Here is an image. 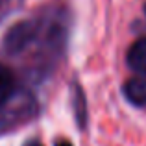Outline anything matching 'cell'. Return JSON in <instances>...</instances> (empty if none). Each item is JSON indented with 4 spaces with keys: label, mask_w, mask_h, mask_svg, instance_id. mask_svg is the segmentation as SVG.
I'll list each match as a JSON object with an SVG mask.
<instances>
[{
    "label": "cell",
    "mask_w": 146,
    "mask_h": 146,
    "mask_svg": "<svg viewBox=\"0 0 146 146\" xmlns=\"http://www.w3.org/2000/svg\"><path fill=\"white\" fill-rule=\"evenodd\" d=\"M33 33H35V30H33L32 22H21V24H17L15 28L9 30V33H7V39H6L7 48L9 50L24 48L26 44L32 41Z\"/></svg>",
    "instance_id": "obj_1"
},
{
    "label": "cell",
    "mask_w": 146,
    "mask_h": 146,
    "mask_svg": "<svg viewBox=\"0 0 146 146\" xmlns=\"http://www.w3.org/2000/svg\"><path fill=\"white\" fill-rule=\"evenodd\" d=\"M128 65L133 72L146 76V37H141L128 50Z\"/></svg>",
    "instance_id": "obj_2"
},
{
    "label": "cell",
    "mask_w": 146,
    "mask_h": 146,
    "mask_svg": "<svg viewBox=\"0 0 146 146\" xmlns=\"http://www.w3.org/2000/svg\"><path fill=\"white\" fill-rule=\"evenodd\" d=\"M124 96L133 106H146V78H131L124 83Z\"/></svg>",
    "instance_id": "obj_3"
},
{
    "label": "cell",
    "mask_w": 146,
    "mask_h": 146,
    "mask_svg": "<svg viewBox=\"0 0 146 146\" xmlns=\"http://www.w3.org/2000/svg\"><path fill=\"white\" fill-rule=\"evenodd\" d=\"M15 91V76L7 67L0 65V106L11 98Z\"/></svg>",
    "instance_id": "obj_4"
},
{
    "label": "cell",
    "mask_w": 146,
    "mask_h": 146,
    "mask_svg": "<svg viewBox=\"0 0 146 146\" xmlns=\"http://www.w3.org/2000/svg\"><path fill=\"white\" fill-rule=\"evenodd\" d=\"M56 146H72L70 143H68V141H65V139H61V141H57L56 143Z\"/></svg>",
    "instance_id": "obj_5"
},
{
    "label": "cell",
    "mask_w": 146,
    "mask_h": 146,
    "mask_svg": "<svg viewBox=\"0 0 146 146\" xmlns=\"http://www.w3.org/2000/svg\"><path fill=\"white\" fill-rule=\"evenodd\" d=\"M24 146H43L41 143H37V141H30V143H26Z\"/></svg>",
    "instance_id": "obj_6"
},
{
    "label": "cell",
    "mask_w": 146,
    "mask_h": 146,
    "mask_svg": "<svg viewBox=\"0 0 146 146\" xmlns=\"http://www.w3.org/2000/svg\"><path fill=\"white\" fill-rule=\"evenodd\" d=\"M144 13H146V6H144Z\"/></svg>",
    "instance_id": "obj_7"
}]
</instances>
